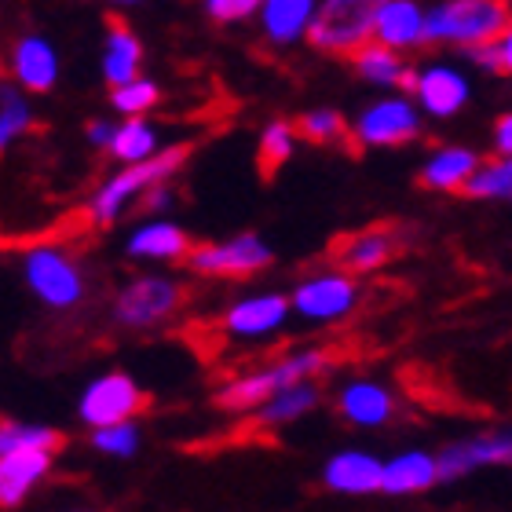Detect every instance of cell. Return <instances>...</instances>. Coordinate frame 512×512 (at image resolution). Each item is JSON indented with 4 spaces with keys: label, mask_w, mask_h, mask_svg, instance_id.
I'll use <instances>...</instances> for the list:
<instances>
[{
    "label": "cell",
    "mask_w": 512,
    "mask_h": 512,
    "mask_svg": "<svg viewBox=\"0 0 512 512\" xmlns=\"http://www.w3.org/2000/svg\"><path fill=\"white\" fill-rule=\"evenodd\" d=\"M421 114L425 110L417 107V99L410 92H399L395 88L392 96H381L374 103H366L352 121V139L355 147L366 150H395V147H410L417 136H421Z\"/></svg>",
    "instance_id": "9"
},
{
    "label": "cell",
    "mask_w": 512,
    "mask_h": 512,
    "mask_svg": "<svg viewBox=\"0 0 512 512\" xmlns=\"http://www.w3.org/2000/svg\"><path fill=\"white\" fill-rule=\"evenodd\" d=\"M297 132L300 139H308L315 147H333V143H344V139L352 136V121L344 118L341 110L315 107V110H304L297 118Z\"/></svg>",
    "instance_id": "32"
},
{
    "label": "cell",
    "mask_w": 512,
    "mask_h": 512,
    "mask_svg": "<svg viewBox=\"0 0 512 512\" xmlns=\"http://www.w3.org/2000/svg\"><path fill=\"white\" fill-rule=\"evenodd\" d=\"M297 121H267L264 128H260V139H256V165H260V172L264 176H275L282 165H289L293 161V154H297Z\"/></svg>",
    "instance_id": "29"
},
{
    "label": "cell",
    "mask_w": 512,
    "mask_h": 512,
    "mask_svg": "<svg viewBox=\"0 0 512 512\" xmlns=\"http://www.w3.org/2000/svg\"><path fill=\"white\" fill-rule=\"evenodd\" d=\"M337 414L355 428H381L395 417V395L374 377H352L337 392Z\"/></svg>",
    "instance_id": "19"
},
{
    "label": "cell",
    "mask_w": 512,
    "mask_h": 512,
    "mask_svg": "<svg viewBox=\"0 0 512 512\" xmlns=\"http://www.w3.org/2000/svg\"><path fill=\"white\" fill-rule=\"evenodd\" d=\"M395 253H399V235L395 227H363V231H352L344 235L337 246H333V264H341L344 271L352 275H370V271H381L384 264H392Z\"/></svg>",
    "instance_id": "18"
},
{
    "label": "cell",
    "mask_w": 512,
    "mask_h": 512,
    "mask_svg": "<svg viewBox=\"0 0 512 512\" xmlns=\"http://www.w3.org/2000/svg\"><path fill=\"white\" fill-rule=\"evenodd\" d=\"M107 4H114V8H125V4H139V0H107Z\"/></svg>",
    "instance_id": "41"
},
{
    "label": "cell",
    "mask_w": 512,
    "mask_h": 512,
    "mask_svg": "<svg viewBox=\"0 0 512 512\" xmlns=\"http://www.w3.org/2000/svg\"><path fill=\"white\" fill-rule=\"evenodd\" d=\"M319 11V0H264L260 4V33L275 48H293L308 41L311 19Z\"/></svg>",
    "instance_id": "21"
},
{
    "label": "cell",
    "mask_w": 512,
    "mask_h": 512,
    "mask_svg": "<svg viewBox=\"0 0 512 512\" xmlns=\"http://www.w3.org/2000/svg\"><path fill=\"white\" fill-rule=\"evenodd\" d=\"M22 282L48 311H74L88 297V271L70 249L37 242L19 260Z\"/></svg>",
    "instance_id": "4"
},
{
    "label": "cell",
    "mask_w": 512,
    "mask_h": 512,
    "mask_svg": "<svg viewBox=\"0 0 512 512\" xmlns=\"http://www.w3.org/2000/svg\"><path fill=\"white\" fill-rule=\"evenodd\" d=\"M59 450L63 432L48 425H26V421H0V454L8 450Z\"/></svg>",
    "instance_id": "34"
},
{
    "label": "cell",
    "mask_w": 512,
    "mask_h": 512,
    "mask_svg": "<svg viewBox=\"0 0 512 512\" xmlns=\"http://www.w3.org/2000/svg\"><path fill=\"white\" fill-rule=\"evenodd\" d=\"M8 70H11V81L19 88H26L30 96H48L59 85V74H63L59 48L44 33H22L11 44Z\"/></svg>",
    "instance_id": "14"
},
{
    "label": "cell",
    "mask_w": 512,
    "mask_h": 512,
    "mask_svg": "<svg viewBox=\"0 0 512 512\" xmlns=\"http://www.w3.org/2000/svg\"><path fill=\"white\" fill-rule=\"evenodd\" d=\"M417 107L425 110L428 118L447 121L458 118L461 110L469 107L472 99V81L469 74L454 63H428L417 66V88H414Z\"/></svg>",
    "instance_id": "13"
},
{
    "label": "cell",
    "mask_w": 512,
    "mask_h": 512,
    "mask_svg": "<svg viewBox=\"0 0 512 512\" xmlns=\"http://www.w3.org/2000/svg\"><path fill=\"white\" fill-rule=\"evenodd\" d=\"M88 443H92V450L107 454V458L128 461V458H136V454H139L143 432H139V425L128 417V421H114V425L88 428Z\"/></svg>",
    "instance_id": "33"
},
{
    "label": "cell",
    "mask_w": 512,
    "mask_h": 512,
    "mask_svg": "<svg viewBox=\"0 0 512 512\" xmlns=\"http://www.w3.org/2000/svg\"><path fill=\"white\" fill-rule=\"evenodd\" d=\"M121 249H125V256L136 260V264H183L187 253L194 249V242L176 220L150 216V220H143L139 227L128 231Z\"/></svg>",
    "instance_id": "15"
},
{
    "label": "cell",
    "mask_w": 512,
    "mask_h": 512,
    "mask_svg": "<svg viewBox=\"0 0 512 512\" xmlns=\"http://www.w3.org/2000/svg\"><path fill=\"white\" fill-rule=\"evenodd\" d=\"M425 15L428 8L421 0H381L377 4V22L374 37L384 44H392L399 52H414L425 41Z\"/></svg>",
    "instance_id": "23"
},
{
    "label": "cell",
    "mask_w": 512,
    "mask_h": 512,
    "mask_svg": "<svg viewBox=\"0 0 512 512\" xmlns=\"http://www.w3.org/2000/svg\"><path fill=\"white\" fill-rule=\"evenodd\" d=\"M139 205H143V213H150V216L169 213L172 205H176V187H172V180L154 183V187H150V191L139 198Z\"/></svg>",
    "instance_id": "37"
},
{
    "label": "cell",
    "mask_w": 512,
    "mask_h": 512,
    "mask_svg": "<svg viewBox=\"0 0 512 512\" xmlns=\"http://www.w3.org/2000/svg\"><path fill=\"white\" fill-rule=\"evenodd\" d=\"M187 300L180 278L172 275H132L128 282H121V289L114 293V322L121 330L147 333L165 326L169 319H176Z\"/></svg>",
    "instance_id": "5"
},
{
    "label": "cell",
    "mask_w": 512,
    "mask_h": 512,
    "mask_svg": "<svg viewBox=\"0 0 512 512\" xmlns=\"http://www.w3.org/2000/svg\"><path fill=\"white\" fill-rule=\"evenodd\" d=\"M465 194H469L472 202H509L512 205V158H505V154L483 158V165L469 180Z\"/></svg>",
    "instance_id": "30"
},
{
    "label": "cell",
    "mask_w": 512,
    "mask_h": 512,
    "mask_svg": "<svg viewBox=\"0 0 512 512\" xmlns=\"http://www.w3.org/2000/svg\"><path fill=\"white\" fill-rule=\"evenodd\" d=\"M114 132H118V125L110 118H92L85 125V139L92 150H110V143H114Z\"/></svg>",
    "instance_id": "38"
},
{
    "label": "cell",
    "mask_w": 512,
    "mask_h": 512,
    "mask_svg": "<svg viewBox=\"0 0 512 512\" xmlns=\"http://www.w3.org/2000/svg\"><path fill=\"white\" fill-rule=\"evenodd\" d=\"M483 165V158L472 147H461V143H447V147H436L425 158V165L417 169V183L425 191L436 194H465L469 180L476 176V169Z\"/></svg>",
    "instance_id": "20"
},
{
    "label": "cell",
    "mask_w": 512,
    "mask_h": 512,
    "mask_svg": "<svg viewBox=\"0 0 512 512\" xmlns=\"http://www.w3.org/2000/svg\"><path fill=\"white\" fill-rule=\"evenodd\" d=\"M147 392L139 388V381L125 370H107V374L92 377L85 384V392L77 399V417L85 428L114 425V421H128L147 410Z\"/></svg>",
    "instance_id": "10"
},
{
    "label": "cell",
    "mask_w": 512,
    "mask_h": 512,
    "mask_svg": "<svg viewBox=\"0 0 512 512\" xmlns=\"http://www.w3.org/2000/svg\"><path fill=\"white\" fill-rule=\"evenodd\" d=\"M509 22V0H432L425 15V41L465 52L476 44L502 41Z\"/></svg>",
    "instance_id": "2"
},
{
    "label": "cell",
    "mask_w": 512,
    "mask_h": 512,
    "mask_svg": "<svg viewBox=\"0 0 512 512\" xmlns=\"http://www.w3.org/2000/svg\"><path fill=\"white\" fill-rule=\"evenodd\" d=\"M326 366H330V352L326 348H297V352L278 355L275 363H264L256 366V370L231 377L216 392V406L227 410V414H253L264 399H271V395L289 388V384L319 377Z\"/></svg>",
    "instance_id": "3"
},
{
    "label": "cell",
    "mask_w": 512,
    "mask_h": 512,
    "mask_svg": "<svg viewBox=\"0 0 512 512\" xmlns=\"http://www.w3.org/2000/svg\"><path fill=\"white\" fill-rule=\"evenodd\" d=\"M143 55L147 52H143L139 33L125 22H110L107 37H103V52H99V74H103L107 88L143 74Z\"/></svg>",
    "instance_id": "25"
},
{
    "label": "cell",
    "mask_w": 512,
    "mask_h": 512,
    "mask_svg": "<svg viewBox=\"0 0 512 512\" xmlns=\"http://www.w3.org/2000/svg\"><path fill=\"white\" fill-rule=\"evenodd\" d=\"M502 55H505V77H512V22H509V30L502 33Z\"/></svg>",
    "instance_id": "40"
},
{
    "label": "cell",
    "mask_w": 512,
    "mask_h": 512,
    "mask_svg": "<svg viewBox=\"0 0 512 512\" xmlns=\"http://www.w3.org/2000/svg\"><path fill=\"white\" fill-rule=\"evenodd\" d=\"M491 147H494V154H505V158H512V110L498 114V121H494Z\"/></svg>",
    "instance_id": "39"
},
{
    "label": "cell",
    "mask_w": 512,
    "mask_h": 512,
    "mask_svg": "<svg viewBox=\"0 0 512 512\" xmlns=\"http://www.w3.org/2000/svg\"><path fill=\"white\" fill-rule=\"evenodd\" d=\"M158 103H161V85L147 74L128 77V81H121V85L110 88V107H114V114H121V118L150 114Z\"/></svg>",
    "instance_id": "31"
},
{
    "label": "cell",
    "mask_w": 512,
    "mask_h": 512,
    "mask_svg": "<svg viewBox=\"0 0 512 512\" xmlns=\"http://www.w3.org/2000/svg\"><path fill=\"white\" fill-rule=\"evenodd\" d=\"M33 125H37V114H33L30 92L15 81H4L0 85V154H8L19 139L30 136Z\"/></svg>",
    "instance_id": "27"
},
{
    "label": "cell",
    "mask_w": 512,
    "mask_h": 512,
    "mask_svg": "<svg viewBox=\"0 0 512 512\" xmlns=\"http://www.w3.org/2000/svg\"><path fill=\"white\" fill-rule=\"evenodd\" d=\"M187 158H191V143H172V147H161L158 154H150V158L121 165V169L99 183L96 194L88 198V205H85L88 224L92 227L118 224L121 216L128 213V205L139 202L154 183L172 180V176L187 165Z\"/></svg>",
    "instance_id": "1"
},
{
    "label": "cell",
    "mask_w": 512,
    "mask_h": 512,
    "mask_svg": "<svg viewBox=\"0 0 512 512\" xmlns=\"http://www.w3.org/2000/svg\"><path fill=\"white\" fill-rule=\"evenodd\" d=\"M293 300V315L311 326H337V322L352 319L359 304H363V289L359 275L344 271L341 264L322 267L315 275H304L289 293Z\"/></svg>",
    "instance_id": "7"
},
{
    "label": "cell",
    "mask_w": 512,
    "mask_h": 512,
    "mask_svg": "<svg viewBox=\"0 0 512 512\" xmlns=\"http://www.w3.org/2000/svg\"><path fill=\"white\" fill-rule=\"evenodd\" d=\"M352 66H355V74L363 77L366 85L388 88V92L403 88L406 74H410L406 52H399V48H392V44L377 41V37H374V41H366L363 48L352 55Z\"/></svg>",
    "instance_id": "26"
},
{
    "label": "cell",
    "mask_w": 512,
    "mask_h": 512,
    "mask_svg": "<svg viewBox=\"0 0 512 512\" xmlns=\"http://www.w3.org/2000/svg\"><path fill=\"white\" fill-rule=\"evenodd\" d=\"M59 450H8L0 454V509H19L52 472Z\"/></svg>",
    "instance_id": "17"
},
{
    "label": "cell",
    "mask_w": 512,
    "mask_h": 512,
    "mask_svg": "<svg viewBox=\"0 0 512 512\" xmlns=\"http://www.w3.org/2000/svg\"><path fill=\"white\" fill-rule=\"evenodd\" d=\"M465 59L480 66L483 74L505 77V55H502V44H498V41L476 44V48H465Z\"/></svg>",
    "instance_id": "36"
},
{
    "label": "cell",
    "mask_w": 512,
    "mask_h": 512,
    "mask_svg": "<svg viewBox=\"0 0 512 512\" xmlns=\"http://www.w3.org/2000/svg\"><path fill=\"white\" fill-rule=\"evenodd\" d=\"M377 4L381 0H319L311 19L308 44L322 55H348L352 59L366 41H374Z\"/></svg>",
    "instance_id": "8"
},
{
    "label": "cell",
    "mask_w": 512,
    "mask_h": 512,
    "mask_svg": "<svg viewBox=\"0 0 512 512\" xmlns=\"http://www.w3.org/2000/svg\"><path fill=\"white\" fill-rule=\"evenodd\" d=\"M293 315V300L289 293L278 289H260V293H246V297L231 300L220 315V333L231 341H267L275 337Z\"/></svg>",
    "instance_id": "11"
},
{
    "label": "cell",
    "mask_w": 512,
    "mask_h": 512,
    "mask_svg": "<svg viewBox=\"0 0 512 512\" xmlns=\"http://www.w3.org/2000/svg\"><path fill=\"white\" fill-rule=\"evenodd\" d=\"M161 150V132L158 125L150 121V114H139V118H121L118 132H114V143H110V158L121 161V165H132V161H143L150 154Z\"/></svg>",
    "instance_id": "28"
},
{
    "label": "cell",
    "mask_w": 512,
    "mask_h": 512,
    "mask_svg": "<svg viewBox=\"0 0 512 512\" xmlns=\"http://www.w3.org/2000/svg\"><path fill=\"white\" fill-rule=\"evenodd\" d=\"M509 4H512V0H509Z\"/></svg>",
    "instance_id": "42"
},
{
    "label": "cell",
    "mask_w": 512,
    "mask_h": 512,
    "mask_svg": "<svg viewBox=\"0 0 512 512\" xmlns=\"http://www.w3.org/2000/svg\"><path fill=\"white\" fill-rule=\"evenodd\" d=\"M322 487L341 498H370L384 487V461L370 450H337L322 465Z\"/></svg>",
    "instance_id": "16"
},
{
    "label": "cell",
    "mask_w": 512,
    "mask_h": 512,
    "mask_svg": "<svg viewBox=\"0 0 512 512\" xmlns=\"http://www.w3.org/2000/svg\"><path fill=\"white\" fill-rule=\"evenodd\" d=\"M260 4L264 0H202L205 15L216 22V26H238V22H249L260 15Z\"/></svg>",
    "instance_id": "35"
},
{
    "label": "cell",
    "mask_w": 512,
    "mask_h": 512,
    "mask_svg": "<svg viewBox=\"0 0 512 512\" xmlns=\"http://www.w3.org/2000/svg\"><path fill=\"white\" fill-rule=\"evenodd\" d=\"M436 483H443L439 454H428V450H403V454H395L392 461H384L381 494L414 498V494H428Z\"/></svg>",
    "instance_id": "22"
},
{
    "label": "cell",
    "mask_w": 512,
    "mask_h": 512,
    "mask_svg": "<svg viewBox=\"0 0 512 512\" xmlns=\"http://www.w3.org/2000/svg\"><path fill=\"white\" fill-rule=\"evenodd\" d=\"M512 469V425L509 428H487L476 436L454 439L439 450V472L443 483L465 480L476 469Z\"/></svg>",
    "instance_id": "12"
},
{
    "label": "cell",
    "mask_w": 512,
    "mask_h": 512,
    "mask_svg": "<svg viewBox=\"0 0 512 512\" xmlns=\"http://www.w3.org/2000/svg\"><path fill=\"white\" fill-rule=\"evenodd\" d=\"M322 406V388H319V377H308V381H297L275 392L271 399L253 410V421L256 428H286V425H297L304 421L308 414H315Z\"/></svg>",
    "instance_id": "24"
},
{
    "label": "cell",
    "mask_w": 512,
    "mask_h": 512,
    "mask_svg": "<svg viewBox=\"0 0 512 512\" xmlns=\"http://www.w3.org/2000/svg\"><path fill=\"white\" fill-rule=\"evenodd\" d=\"M183 264L198 278L242 282V278L264 275L267 267L275 264V249L267 246L264 235H256V231H238V235L216 238V242H194Z\"/></svg>",
    "instance_id": "6"
}]
</instances>
